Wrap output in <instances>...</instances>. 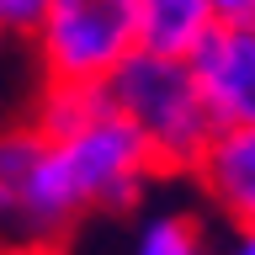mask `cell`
<instances>
[{"label": "cell", "mask_w": 255, "mask_h": 255, "mask_svg": "<svg viewBox=\"0 0 255 255\" xmlns=\"http://www.w3.org/2000/svg\"><path fill=\"white\" fill-rule=\"evenodd\" d=\"M213 255H255V223H229V234L213 245Z\"/></svg>", "instance_id": "obj_11"}, {"label": "cell", "mask_w": 255, "mask_h": 255, "mask_svg": "<svg viewBox=\"0 0 255 255\" xmlns=\"http://www.w3.org/2000/svg\"><path fill=\"white\" fill-rule=\"evenodd\" d=\"M43 11L48 0H0V37H27L43 27Z\"/></svg>", "instance_id": "obj_10"}, {"label": "cell", "mask_w": 255, "mask_h": 255, "mask_svg": "<svg viewBox=\"0 0 255 255\" xmlns=\"http://www.w3.org/2000/svg\"><path fill=\"white\" fill-rule=\"evenodd\" d=\"M218 27L213 0H138V48L191 59V48Z\"/></svg>", "instance_id": "obj_7"}, {"label": "cell", "mask_w": 255, "mask_h": 255, "mask_svg": "<svg viewBox=\"0 0 255 255\" xmlns=\"http://www.w3.org/2000/svg\"><path fill=\"white\" fill-rule=\"evenodd\" d=\"M80 223L85 207L64 175L59 143L43 138L27 117L0 128V245L64 255Z\"/></svg>", "instance_id": "obj_2"}, {"label": "cell", "mask_w": 255, "mask_h": 255, "mask_svg": "<svg viewBox=\"0 0 255 255\" xmlns=\"http://www.w3.org/2000/svg\"><path fill=\"white\" fill-rule=\"evenodd\" d=\"M64 175L75 186L85 218H123L138 213L149 202V191L165 170H159L154 149L143 143V133L128 123L117 107H107L96 123H85L80 133L59 138Z\"/></svg>", "instance_id": "obj_3"}, {"label": "cell", "mask_w": 255, "mask_h": 255, "mask_svg": "<svg viewBox=\"0 0 255 255\" xmlns=\"http://www.w3.org/2000/svg\"><path fill=\"white\" fill-rule=\"evenodd\" d=\"M218 21H255V0H213Z\"/></svg>", "instance_id": "obj_12"}, {"label": "cell", "mask_w": 255, "mask_h": 255, "mask_svg": "<svg viewBox=\"0 0 255 255\" xmlns=\"http://www.w3.org/2000/svg\"><path fill=\"white\" fill-rule=\"evenodd\" d=\"M0 255H53V250H16V245H0Z\"/></svg>", "instance_id": "obj_13"}, {"label": "cell", "mask_w": 255, "mask_h": 255, "mask_svg": "<svg viewBox=\"0 0 255 255\" xmlns=\"http://www.w3.org/2000/svg\"><path fill=\"white\" fill-rule=\"evenodd\" d=\"M107 96L128 123L143 133L165 175H191L218 138V123L207 112V96L197 85L191 59L133 48L107 75Z\"/></svg>", "instance_id": "obj_1"}, {"label": "cell", "mask_w": 255, "mask_h": 255, "mask_svg": "<svg viewBox=\"0 0 255 255\" xmlns=\"http://www.w3.org/2000/svg\"><path fill=\"white\" fill-rule=\"evenodd\" d=\"M191 181L229 223H255V128H223Z\"/></svg>", "instance_id": "obj_6"}, {"label": "cell", "mask_w": 255, "mask_h": 255, "mask_svg": "<svg viewBox=\"0 0 255 255\" xmlns=\"http://www.w3.org/2000/svg\"><path fill=\"white\" fill-rule=\"evenodd\" d=\"M191 69L218 133L255 128V21H218L191 48Z\"/></svg>", "instance_id": "obj_5"}, {"label": "cell", "mask_w": 255, "mask_h": 255, "mask_svg": "<svg viewBox=\"0 0 255 255\" xmlns=\"http://www.w3.org/2000/svg\"><path fill=\"white\" fill-rule=\"evenodd\" d=\"M138 48V0H48L32 53L43 80H107Z\"/></svg>", "instance_id": "obj_4"}, {"label": "cell", "mask_w": 255, "mask_h": 255, "mask_svg": "<svg viewBox=\"0 0 255 255\" xmlns=\"http://www.w3.org/2000/svg\"><path fill=\"white\" fill-rule=\"evenodd\" d=\"M107 107H112L107 80H43L27 123L37 128L43 138L59 143V138H69V133H80L85 123H96Z\"/></svg>", "instance_id": "obj_8"}, {"label": "cell", "mask_w": 255, "mask_h": 255, "mask_svg": "<svg viewBox=\"0 0 255 255\" xmlns=\"http://www.w3.org/2000/svg\"><path fill=\"white\" fill-rule=\"evenodd\" d=\"M123 255H213V234L197 207H154L143 213Z\"/></svg>", "instance_id": "obj_9"}]
</instances>
